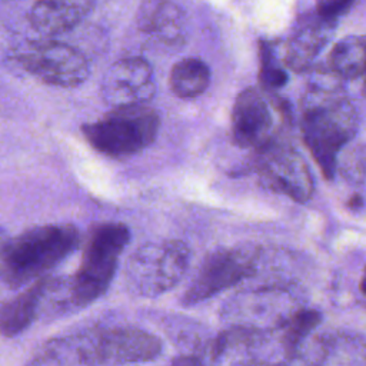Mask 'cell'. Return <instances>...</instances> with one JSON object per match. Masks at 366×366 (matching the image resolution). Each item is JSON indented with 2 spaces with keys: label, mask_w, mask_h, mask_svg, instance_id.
I'll return each mask as SVG.
<instances>
[{
  "label": "cell",
  "mask_w": 366,
  "mask_h": 366,
  "mask_svg": "<svg viewBox=\"0 0 366 366\" xmlns=\"http://www.w3.org/2000/svg\"><path fill=\"white\" fill-rule=\"evenodd\" d=\"M357 112L337 89L313 87L302 104V134L326 179H333L339 152L357 130Z\"/></svg>",
  "instance_id": "cell-1"
},
{
  "label": "cell",
  "mask_w": 366,
  "mask_h": 366,
  "mask_svg": "<svg viewBox=\"0 0 366 366\" xmlns=\"http://www.w3.org/2000/svg\"><path fill=\"white\" fill-rule=\"evenodd\" d=\"M73 224H46L9 239L0 250V276L14 290L36 282L69 257L79 246Z\"/></svg>",
  "instance_id": "cell-2"
},
{
  "label": "cell",
  "mask_w": 366,
  "mask_h": 366,
  "mask_svg": "<svg viewBox=\"0 0 366 366\" xmlns=\"http://www.w3.org/2000/svg\"><path fill=\"white\" fill-rule=\"evenodd\" d=\"M129 240V227L119 222L100 223L92 230L79 269L73 276L64 277L70 310L83 309L104 295Z\"/></svg>",
  "instance_id": "cell-3"
},
{
  "label": "cell",
  "mask_w": 366,
  "mask_h": 366,
  "mask_svg": "<svg viewBox=\"0 0 366 366\" xmlns=\"http://www.w3.org/2000/svg\"><path fill=\"white\" fill-rule=\"evenodd\" d=\"M79 366H123L144 363L162 355V340L140 327L89 329L73 335Z\"/></svg>",
  "instance_id": "cell-4"
},
{
  "label": "cell",
  "mask_w": 366,
  "mask_h": 366,
  "mask_svg": "<svg viewBox=\"0 0 366 366\" xmlns=\"http://www.w3.org/2000/svg\"><path fill=\"white\" fill-rule=\"evenodd\" d=\"M303 307L302 299L289 287L260 286L230 296L222 306L220 319L227 329L267 335L283 329Z\"/></svg>",
  "instance_id": "cell-5"
},
{
  "label": "cell",
  "mask_w": 366,
  "mask_h": 366,
  "mask_svg": "<svg viewBox=\"0 0 366 366\" xmlns=\"http://www.w3.org/2000/svg\"><path fill=\"white\" fill-rule=\"evenodd\" d=\"M160 117L147 104L113 109L102 119L86 123L81 132L93 149L109 157H127L150 146Z\"/></svg>",
  "instance_id": "cell-6"
},
{
  "label": "cell",
  "mask_w": 366,
  "mask_h": 366,
  "mask_svg": "<svg viewBox=\"0 0 366 366\" xmlns=\"http://www.w3.org/2000/svg\"><path fill=\"white\" fill-rule=\"evenodd\" d=\"M189 262L190 250L182 240L144 243L127 259L124 269L126 286L136 296H160L183 279Z\"/></svg>",
  "instance_id": "cell-7"
},
{
  "label": "cell",
  "mask_w": 366,
  "mask_h": 366,
  "mask_svg": "<svg viewBox=\"0 0 366 366\" xmlns=\"http://www.w3.org/2000/svg\"><path fill=\"white\" fill-rule=\"evenodd\" d=\"M257 252L249 246L223 247L210 252L182 296L184 306L204 302L240 283L256 270Z\"/></svg>",
  "instance_id": "cell-8"
},
{
  "label": "cell",
  "mask_w": 366,
  "mask_h": 366,
  "mask_svg": "<svg viewBox=\"0 0 366 366\" xmlns=\"http://www.w3.org/2000/svg\"><path fill=\"white\" fill-rule=\"evenodd\" d=\"M16 59L26 71L51 86L77 87L90 74L84 54L56 40L30 41L17 51Z\"/></svg>",
  "instance_id": "cell-9"
},
{
  "label": "cell",
  "mask_w": 366,
  "mask_h": 366,
  "mask_svg": "<svg viewBox=\"0 0 366 366\" xmlns=\"http://www.w3.org/2000/svg\"><path fill=\"white\" fill-rule=\"evenodd\" d=\"M280 104L269 96V92L249 87L242 90L232 109V134L242 147L257 152L273 144L277 133V116Z\"/></svg>",
  "instance_id": "cell-10"
},
{
  "label": "cell",
  "mask_w": 366,
  "mask_h": 366,
  "mask_svg": "<svg viewBox=\"0 0 366 366\" xmlns=\"http://www.w3.org/2000/svg\"><path fill=\"white\" fill-rule=\"evenodd\" d=\"M257 172L270 189L289 196L295 202L303 203L313 194L315 182L310 169L293 147L274 142L260 150Z\"/></svg>",
  "instance_id": "cell-11"
},
{
  "label": "cell",
  "mask_w": 366,
  "mask_h": 366,
  "mask_svg": "<svg viewBox=\"0 0 366 366\" xmlns=\"http://www.w3.org/2000/svg\"><path fill=\"white\" fill-rule=\"evenodd\" d=\"M100 92L113 109L146 104L156 93L153 69L142 57L120 59L106 70Z\"/></svg>",
  "instance_id": "cell-12"
},
{
  "label": "cell",
  "mask_w": 366,
  "mask_h": 366,
  "mask_svg": "<svg viewBox=\"0 0 366 366\" xmlns=\"http://www.w3.org/2000/svg\"><path fill=\"white\" fill-rule=\"evenodd\" d=\"M336 27V21H329L312 14L302 16L296 23L285 50V63L295 71H303L309 69L332 37Z\"/></svg>",
  "instance_id": "cell-13"
},
{
  "label": "cell",
  "mask_w": 366,
  "mask_h": 366,
  "mask_svg": "<svg viewBox=\"0 0 366 366\" xmlns=\"http://www.w3.org/2000/svg\"><path fill=\"white\" fill-rule=\"evenodd\" d=\"M93 7L94 3L87 0H44L34 3L27 17L34 30L53 36L74 29L90 14Z\"/></svg>",
  "instance_id": "cell-14"
},
{
  "label": "cell",
  "mask_w": 366,
  "mask_h": 366,
  "mask_svg": "<svg viewBox=\"0 0 366 366\" xmlns=\"http://www.w3.org/2000/svg\"><path fill=\"white\" fill-rule=\"evenodd\" d=\"M137 26L166 44H179L184 39V13L176 3H142L137 11Z\"/></svg>",
  "instance_id": "cell-15"
},
{
  "label": "cell",
  "mask_w": 366,
  "mask_h": 366,
  "mask_svg": "<svg viewBox=\"0 0 366 366\" xmlns=\"http://www.w3.org/2000/svg\"><path fill=\"white\" fill-rule=\"evenodd\" d=\"M47 277L49 276L36 280L30 287L13 296L0 309V333L4 337H16L40 316Z\"/></svg>",
  "instance_id": "cell-16"
},
{
  "label": "cell",
  "mask_w": 366,
  "mask_h": 366,
  "mask_svg": "<svg viewBox=\"0 0 366 366\" xmlns=\"http://www.w3.org/2000/svg\"><path fill=\"white\" fill-rule=\"evenodd\" d=\"M316 366H366V340L342 330L322 335Z\"/></svg>",
  "instance_id": "cell-17"
},
{
  "label": "cell",
  "mask_w": 366,
  "mask_h": 366,
  "mask_svg": "<svg viewBox=\"0 0 366 366\" xmlns=\"http://www.w3.org/2000/svg\"><path fill=\"white\" fill-rule=\"evenodd\" d=\"M329 70L339 79H359L366 74V36L340 39L329 54Z\"/></svg>",
  "instance_id": "cell-18"
},
{
  "label": "cell",
  "mask_w": 366,
  "mask_h": 366,
  "mask_svg": "<svg viewBox=\"0 0 366 366\" xmlns=\"http://www.w3.org/2000/svg\"><path fill=\"white\" fill-rule=\"evenodd\" d=\"M210 83L209 66L197 57H186L179 60L170 70L169 84L172 92L182 99H193L200 96Z\"/></svg>",
  "instance_id": "cell-19"
},
{
  "label": "cell",
  "mask_w": 366,
  "mask_h": 366,
  "mask_svg": "<svg viewBox=\"0 0 366 366\" xmlns=\"http://www.w3.org/2000/svg\"><path fill=\"white\" fill-rule=\"evenodd\" d=\"M322 322V313L315 309L303 307L282 329V347L285 357L299 356V350L307 336Z\"/></svg>",
  "instance_id": "cell-20"
},
{
  "label": "cell",
  "mask_w": 366,
  "mask_h": 366,
  "mask_svg": "<svg viewBox=\"0 0 366 366\" xmlns=\"http://www.w3.org/2000/svg\"><path fill=\"white\" fill-rule=\"evenodd\" d=\"M259 77L267 92L280 89L287 81V73L277 61L276 54L273 51V46L270 43H262L260 46Z\"/></svg>",
  "instance_id": "cell-21"
},
{
  "label": "cell",
  "mask_w": 366,
  "mask_h": 366,
  "mask_svg": "<svg viewBox=\"0 0 366 366\" xmlns=\"http://www.w3.org/2000/svg\"><path fill=\"white\" fill-rule=\"evenodd\" d=\"M352 6L353 3L350 1H323L316 6L315 13L325 20L337 21V19L345 14Z\"/></svg>",
  "instance_id": "cell-22"
},
{
  "label": "cell",
  "mask_w": 366,
  "mask_h": 366,
  "mask_svg": "<svg viewBox=\"0 0 366 366\" xmlns=\"http://www.w3.org/2000/svg\"><path fill=\"white\" fill-rule=\"evenodd\" d=\"M170 366H206V365L203 363V360L197 355L186 353V355L176 356L172 360Z\"/></svg>",
  "instance_id": "cell-23"
},
{
  "label": "cell",
  "mask_w": 366,
  "mask_h": 366,
  "mask_svg": "<svg viewBox=\"0 0 366 366\" xmlns=\"http://www.w3.org/2000/svg\"><path fill=\"white\" fill-rule=\"evenodd\" d=\"M13 292H16L9 283H6V280L0 276V309L11 299Z\"/></svg>",
  "instance_id": "cell-24"
},
{
  "label": "cell",
  "mask_w": 366,
  "mask_h": 366,
  "mask_svg": "<svg viewBox=\"0 0 366 366\" xmlns=\"http://www.w3.org/2000/svg\"><path fill=\"white\" fill-rule=\"evenodd\" d=\"M272 366H310L300 355L295 357H285V360H280L277 363H272Z\"/></svg>",
  "instance_id": "cell-25"
},
{
  "label": "cell",
  "mask_w": 366,
  "mask_h": 366,
  "mask_svg": "<svg viewBox=\"0 0 366 366\" xmlns=\"http://www.w3.org/2000/svg\"><path fill=\"white\" fill-rule=\"evenodd\" d=\"M9 240V237H7V234H6V232H4V229L3 227H0V250L3 249V246L6 244V242Z\"/></svg>",
  "instance_id": "cell-26"
},
{
  "label": "cell",
  "mask_w": 366,
  "mask_h": 366,
  "mask_svg": "<svg viewBox=\"0 0 366 366\" xmlns=\"http://www.w3.org/2000/svg\"><path fill=\"white\" fill-rule=\"evenodd\" d=\"M360 290L363 295H366V267L363 270V274L360 277Z\"/></svg>",
  "instance_id": "cell-27"
}]
</instances>
